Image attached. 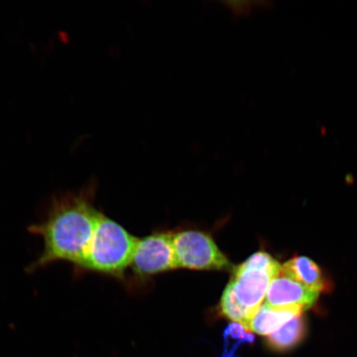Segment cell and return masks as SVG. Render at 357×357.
<instances>
[{
  "label": "cell",
  "instance_id": "cell-1",
  "mask_svg": "<svg viewBox=\"0 0 357 357\" xmlns=\"http://www.w3.org/2000/svg\"><path fill=\"white\" fill-rule=\"evenodd\" d=\"M88 192L53 199L46 218L29 229L43 241V250L29 271L56 262H67L77 271L86 257L102 216Z\"/></svg>",
  "mask_w": 357,
  "mask_h": 357
},
{
  "label": "cell",
  "instance_id": "cell-2",
  "mask_svg": "<svg viewBox=\"0 0 357 357\" xmlns=\"http://www.w3.org/2000/svg\"><path fill=\"white\" fill-rule=\"evenodd\" d=\"M138 241L119 223L102 214L91 247L75 272L121 275L132 264Z\"/></svg>",
  "mask_w": 357,
  "mask_h": 357
},
{
  "label": "cell",
  "instance_id": "cell-3",
  "mask_svg": "<svg viewBox=\"0 0 357 357\" xmlns=\"http://www.w3.org/2000/svg\"><path fill=\"white\" fill-rule=\"evenodd\" d=\"M281 266L270 254H253L242 264L234 268L225 290L243 316L245 327L264 301L271 281L280 274Z\"/></svg>",
  "mask_w": 357,
  "mask_h": 357
},
{
  "label": "cell",
  "instance_id": "cell-4",
  "mask_svg": "<svg viewBox=\"0 0 357 357\" xmlns=\"http://www.w3.org/2000/svg\"><path fill=\"white\" fill-rule=\"evenodd\" d=\"M177 268L198 271H223L231 263L213 238L199 231H184L173 236Z\"/></svg>",
  "mask_w": 357,
  "mask_h": 357
},
{
  "label": "cell",
  "instance_id": "cell-5",
  "mask_svg": "<svg viewBox=\"0 0 357 357\" xmlns=\"http://www.w3.org/2000/svg\"><path fill=\"white\" fill-rule=\"evenodd\" d=\"M172 234H156L138 241L132 266L137 273L149 275L177 268Z\"/></svg>",
  "mask_w": 357,
  "mask_h": 357
},
{
  "label": "cell",
  "instance_id": "cell-6",
  "mask_svg": "<svg viewBox=\"0 0 357 357\" xmlns=\"http://www.w3.org/2000/svg\"><path fill=\"white\" fill-rule=\"evenodd\" d=\"M319 294L280 272L271 281L264 303L274 309H297L303 312L314 305Z\"/></svg>",
  "mask_w": 357,
  "mask_h": 357
},
{
  "label": "cell",
  "instance_id": "cell-7",
  "mask_svg": "<svg viewBox=\"0 0 357 357\" xmlns=\"http://www.w3.org/2000/svg\"><path fill=\"white\" fill-rule=\"evenodd\" d=\"M281 273L317 292L329 287L324 272L316 263L306 257H294L281 267Z\"/></svg>",
  "mask_w": 357,
  "mask_h": 357
},
{
  "label": "cell",
  "instance_id": "cell-8",
  "mask_svg": "<svg viewBox=\"0 0 357 357\" xmlns=\"http://www.w3.org/2000/svg\"><path fill=\"white\" fill-rule=\"evenodd\" d=\"M302 311L297 309H274L262 303L255 315L248 325L249 332L269 336L289 321L302 315Z\"/></svg>",
  "mask_w": 357,
  "mask_h": 357
},
{
  "label": "cell",
  "instance_id": "cell-9",
  "mask_svg": "<svg viewBox=\"0 0 357 357\" xmlns=\"http://www.w3.org/2000/svg\"><path fill=\"white\" fill-rule=\"evenodd\" d=\"M307 333L306 319L302 315L297 316L267 336L266 344L271 351L287 352L300 345L305 340Z\"/></svg>",
  "mask_w": 357,
  "mask_h": 357
},
{
  "label": "cell",
  "instance_id": "cell-10",
  "mask_svg": "<svg viewBox=\"0 0 357 357\" xmlns=\"http://www.w3.org/2000/svg\"><path fill=\"white\" fill-rule=\"evenodd\" d=\"M223 340H225V349H223L222 357H227L234 356L235 351L238 350L240 345L245 343L252 344L255 340V337L243 324L233 323L227 326L225 330Z\"/></svg>",
  "mask_w": 357,
  "mask_h": 357
},
{
  "label": "cell",
  "instance_id": "cell-11",
  "mask_svg": "<svg viewBox=\"0 0 357 357\" xmlns=\"http://www.w3.org/2000/svg\"><path fill=\"white\" fill-rule=\"evenodd\" d=\"M257 3L256 2L249 1H227L225 2L226 6L231 8L236 15H245V13H250L252 10L253 4Z\"/></svg>",
  "mask_w": 357,
  "mask_h": 357
}]
</instances>
